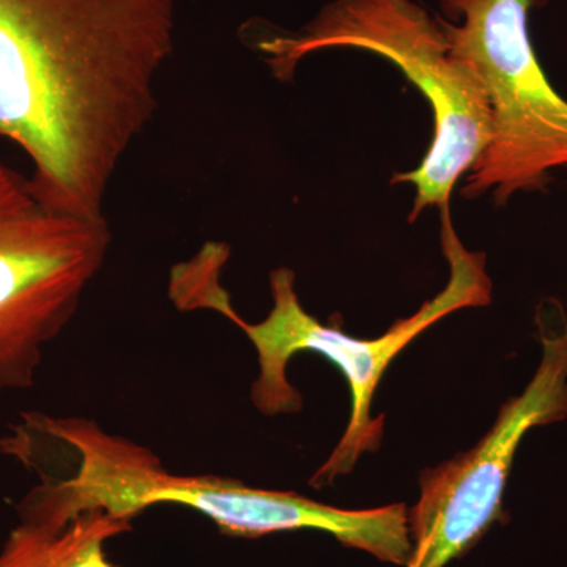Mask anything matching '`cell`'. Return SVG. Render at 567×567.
<instances>
[{"mask_svg":"<svg viewBox=\"0 0 567 567\" xmlns=\"http://www.w3.org/2000/svg\"><path fill=\"white\" fill-rule=\"evenodd\" d=\"M442 248L451 271L445 289L425 301L415 315L398 320L375 339L353 338L309 315L295 290V274L286 267L276 268L270 275L271 311L262 322H246L221 282L230 257L229 245L223 241H207L192 259L175 264L171 270L167 293L178 311L218 312L248 336L259 360L251 401L265 416L287 415L303 409V398L287 377L295 354H320L344 375L352 399L349 424L331 456L309 481L311 487L330 486L336 477L352 472L363 454L379 450L385 417L372 416V401L398 354L446 316L492 301L486 256L465 248L451 221L450 207L442 208Z\"/></svg>","mask_w":567,"mask_h":567,"instance_id":"obj_2","label":"cell"},{"mask_svg":"<svg viewBox=\"0 0 567 567\" xmlns=\"http://www.w3.org/2000/svg\"><path fill=\"white\" fill-rule=\"evenodd\" d=\"M548 0H439L451 48L475 66L492 118V140L465 175L462 194L491 193L505 205L539 192L567 167V100L548 81L529 33V14Z\"/></svg>","mask_w":567,"mask_h":567,"instance_id":"obj_4","label":"cell"},{"mask_svg":"<svg viewBox=\"0 0 567 567\" xmlns=\"http://www.w3.org/2000/svg\"><path fill=\"white\" fill-rule=\"evenodd\" d=\"M256 50L275 78L290 81L308 55L358 50L382 55L420 89L434 112V140L420 167L393 183L416 189L410 223L450 207L458 181L492 140L486 91L475 66L451 48L439 17L413 0H333L293 33H267Z\"/></svg>","mask_w":567,"mask_h":567,"instance_id":"obj_3","label":"cell"},{"mask_svg":"<svg viewBox=\"0 0 567 567\" xmlns=\"http://www.w3.org/2000/svg\"><path fill=\"white\" fill-rule=\"evenodd\" d=\"M539 365L525 390L499 409L480 443L421 473L420 499L409 509L412 557L406 567H446L505 522L503 496L514 458L535 427L567 417V316L558 301L536 312Z\"/></svg>","mask_w":567,"mask_h":567,"instance_id":"obj_6","label":"cell"},{"mask_svg":"<svg viewBox=\"0 0 567 567\" xmlns=\"http://www.w3.org/2000/svg\"><path fill=\"white\" fill-rule=\"evenodd\" d=\"M110 223L63 215L0 159V394L35 385L44 352L103 270Z\"/></svg>","mask_w":567,"mask_h":567,"instance_id":"obj_5","label":"cell"},{"mask_svg":"<svg viewBox=\"0 0 567 567\" xmlns=\"http://www.w3.org/2000/svg\"><path fill=\"white\" fill-rule=\"evenodd\" d=\"M133 518L91 511L58 532L20 524L0 546V567H121L106 554V544L132 532Z\"/></svg>","mask_w":567,"mask_h":567,"instance_id":"obj_7","label":"cell"},{"mask_svg":"<svg viewBox=\"0 0 567 567\" xmlns=\"http://www.w3.org/2000/svg\"><path fill=\"white\" fill-rule=\"evenodd\" d=\"M174 0H0V137L63 215L103 219L126 153L158 111Z\"/></svg>","mask_w":567,"mask_h":567,"instance_id":"obj_1","label":"cell"}]
</instances>
